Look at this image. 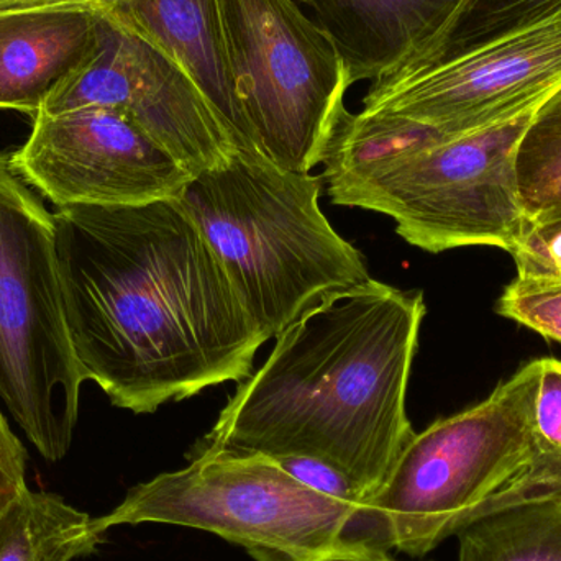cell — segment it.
I'll use <instances>...</instances> for the list:
<instances>
[{"label":"cell","mask_w":561,"mask_h":561,"mask_svg":"<svg viewBox=\"0 0 561 561\" xmlns=\"http://www.w3.org/2000/svg\"><path fill=\"white\" fill-rule=\"evenodd\" d=\"M539 378L534 359L480 404L412 435L350 539L421 559L486 517L561 497V461L534 435Z\"/></svg>","instance_id":"cell-4"},{"label":"cell","mask_w":561,"mask_h":561,"mask_svg":"<svg viewBox=\"0 0 561 561\" xmlns=\"http://www.w3.org/2000/svg\"><path fill=\"white\" fill-rule=\"evenodd\" d=\"M513 259L517 273H536L561 262V219L530 227Z\"/></svg>","instance_id":"cell-23"},{"label":"cell","mask_w":561,"mask_h":561,"mask_svg":"<svg viewBox=\"0 0 561 561\" xmlns=\"http://www.w3.org/2000/svg\"><path fill=\"white\" fill-rule=\"evenodd\" d=\"M560 85L561 15L445 65L373 82L362 112L461 135L533 111Z\"/></svg>","instance_id":"cell-11"},{"label":"cell","mask_w":561,"mask_h":561,"mask_svg":"<svg viewBox=\"0 0 561 561\" xmlns=\"http://www.w3.org/2000/svg\"><path fill=\"white\" fill-rule=\"evenodd\" d=\"M516 174L529 229L561 219V85L534 111L517 144Z\"/></svg>","instance_id":"cell-18"},{"label":"cell","mask_w":561,"mask_h":561,"mask_svg":"<svg viewBox=\"0 0 561 561\" xmlns=\"http://www.w3.org/2000/svg\"><path fill=\"white\" fill-rule=\"evenodd\" d=\"M35 12L89 13L157 46L193 78L233 148L252 154L227 56L220 0H0V16Z\"/></svg>","instance_id":"cell-12"},{"label":"cell","mask_w":561,"mask_h":561,"mask_svg":"<svg viewBox=\"0 0 561 561\" xmlns=\"http://www.w3.org/2000/svg\"><path fill=\"white\" fill-rule=\"evenodd\" d=\"M95 20L88 55L51 89L38 112L112 108L130 118L191 178L226 164L236 148L184 68L128 30Z\"/></svg>","instance_id":"cell-9"},{"label":"cell","mask_w":561,"mask_h":561,"mask_svg":"<svg viewBox=\"0 0 561 561\" xmlns=\"http://www.w3.org/2000/svg\"><path fill=\"white\" fill-rule=\"evenodd\" d=\"M273 460L278 461L280 468L306 486L335 500L365 506L366 500L362 491L330 465L304 457L273 458Z\"/></svg>","instance_id":"cell-21"},{"label":"cell","mask_w":561,"mask_h":561,"mask_svg":"<svg viewBox=\"0 0 561 561\" xmlns=\"http://www.w3.org/2000/svg\"><path fill=\"white\" fill-rule=\"evenodd\" d=\"M53 220L72 350L115 408L151 414L253 375L266 339L180 199Z\"/></svg>","instance_id":"cell-1"},{"label":"cell","mask_w":561,"mask_h":561,"mask_svg":"<svg viewBox=\"0 0 561 561\" xmlns=\"http://www.w3.org/2000/svg\"><path fill=\"white\" fill-rule=\"evenodd\" d=\"M84 375L66 322L55 220L0 153V401L33 447H71Z\"/></svg>","instance_id":"cell-6"},{"label":"cell","mask_w":561,"mask_h":561,"mask_svg":"<svg viewBox=\"0 0 561 561\" xmlns=\"http://www.w3.org/2000/svg\"><path fill=\"white\" fill-rule=\"evenodd\" d=\"M362 510L306 486L273 458L194 451L183 470L131 488L95 526L105 534L137 524L191 527L242 546L256 561H306L346 543Z\"/></svg>","instance_id":"cell-7"},{"label":"cell","mask_w":561,"mask_h":561,"mask_svg":"<svg viewBox=\"0 0 561 561\" xmlns=\"http://www.w3.org/2000/svg\"><path fill=\"white\" fill-rule=\"evenodd\" d=\"M496 312L561 342V273H517L501 294Z\"/></svg>","instance_id":"cell-19"},{"label":"cell","mask_w":561,"mask_h":561,"mask_svg":"<svg viewBox=\"0 0 561 561\" xmlns=\"http://www.w3.org/2000/svg\"><path fill=\"white\" fill-rule=\"evenodd\" d=\"M536 273H561V262L553 263V265L547 266V268L540 270Z\"/></svg>","instance_id":"cell-25"},{"label":"cell","mask_w":561,"mask_h":561,"mask_svg":"<svg viewBox=\"0 0 561 561\" xmlns=\"http://www.w3.org/2000/svg\"><path fill=\"white\" fill-rule=\"evenodd\" d=\"M534 435L540 454L561 461V359H540Z\"/></svg>","instance_id":"cell-20"},{"label":"cell","mask_w":561,"mask_h":561,"mask_svg":"<svg viewBox=\"0 0 561 561\" xmlns=\"http://www.w3.org/2000/svg\"><path fill=\"white\" fill-rule=\"evenodd\" d=\"M335 45L350 84L378 82L417 61L467 0H296Z\"/></svg>","instance_id":"cell-13"},{"label":"cell","mask_w":561,"mask_h":561,"mask_svg":"<svg viewBox=\"0 0 561 561\" xmlns=\"http://www.w3.org/2000/svg\"><path fill=\"white\" fill-rule=\"evenodd\" d=\"M104 540L94 517L58 494L26 488L0 516V561H72Z\"/></svg>","instance_id":"cell-15"},{"label":"cell","mask_w":561,"mask_h":561,"mask_svg":"<svg viewBox=\"0 0 561 561\" xmlns=\"http://www.w3.org/2000/svg\"><path fill=\"white\" fill-rule=\"evenodd\" d=\"M320 190L322 178L236 150L178 197L266 340L323 297L369 279L362 252L320 210Z\"/></svg>","instance_id":"cell-5"},{"label":"cell","mask_w":561,"mask_h":561,"mask_svg":"<svg viewBox=\"0 0 561 561\" xmlns=\"http://www.w3.org/2000/svg\"><path fill=\"white\" fill-rule=\"evenodd\" d=\"M425 312L421 290L371 278L323 297L276 336L196 451L313 458L368 503L415 434L405 396Z\"/></svg>","instance_id":"cell-2"},{"label":"cell","mask_w":561,"mask_h":561,"mask_svg":"<svg viewBox=\"0 0 561 561\" xmlns=\"http://www.w3.org/2000/svg\"><path fill=\"white\" fill-rule=\"evenodd\" d=\"M95 26L84 12L0 16V111L33 121L46 95L88 55Z\"/></svg>","instance_id":"cell-14"},{"label":"cell","mask_w":561,"mask_h":561,"mask_svg":"<svg viewBox=\"0 0 561 561\" xmlns=\"http://www.w3.org/2000/svg\"><path fill=\"white\" fill-rule=\"evenodd\" d=\"M457 539V561H561V497L494 514Z\"/></svg>","instance_id":"cell-16"},{"label":"cell","mask_w":561,"mask_h":561,"mask_svg":"<svg viewBox=\"0 0 561 561\" xmlns=\"http://www.w3.org/2000/svg\"><path fill=\"white\" fill-rule=\"evenodd\" d=\"M560 15L561 0H467L434 46L392 76L445 65Z\"/></svg>","instance_id":"cell-17"},{"label":"cell","mask_w":561,"mask_h":561,"mask_svg":"<svg viewBox=\"0 0 561 561\" xmlns=\"http://www.w3.org/2000/svg\"><path fill=\"white\" fill-rule=\"evenodd\" d=\"M306 561H396L385 550L371 549L359 543H343Z\"/></svg>","instance_id":"cell-24"},{"label":"cell","mask_w":561,"mask_h":561,"mask_svg":"<svg viewBox=\"0 0 561 561\" xmlns=\"http://www.w3.org/2000/svg\"><path fill=\"white\" fill-rule=\"evenodd\" d=\"M13 170L56 209L178 199L191 174L121 112L84 107L32 121Z\"/></svg>","instance_id":"cell-10"},{"label":"cell","mask_w":561,"mask_h":561,"mask_svg":"<svg viewBox=\"0 0 561 561\" xmlns=\"http://www.w3.org/2000/svg\"><path fill=\"white\" fill-rule=\"evenodd\" d=\"M220 13L250 153L310 173L346 114L342 56L296 0H220Z\"/></svg>","instance_id":"cell-8"},{"label":"cell","mask_w":561,"mask_h":561,"mask_svg":"<svg viewBox=\"0 0 561 561\" xmlns=\"http://www.w3.org/2000/svg\"><path fill=\"white\" fill-rule=\"evenodd\" d=\"M26 488V450L0 409V516Z\"/></svg>","instance_id":"cell-22"},{"label":"cell","mask_w":561,"mask_h":561,"mask_svg":"<svg viewBox=\"0 0 561 561\" xmlns=\"http://www.w3.org/2000/svg\"><path fill=\"white\" fill-rule=\"evenodd\" d=\"M536 108L461 135L346 111L322 163L327 193L336 206L391 217L398 236L425 252L493 247L514 255L529 232L516 148Z\"/></svg>","instance_id":"cell-3"}]
</instances>
